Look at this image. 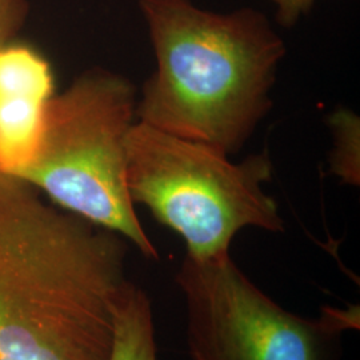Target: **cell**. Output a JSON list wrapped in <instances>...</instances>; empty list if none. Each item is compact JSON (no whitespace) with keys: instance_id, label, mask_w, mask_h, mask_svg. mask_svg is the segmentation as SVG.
<instances>
[{"instance_id":"6da1fadb","label":"cell","mask_w":360,"mask_h":360,"mask_svg":"<svg viewBox=\"0 0 360 360\" xmlns=\"http://www.w3.org/2000/svg\"><path fill=\"white\" fill-rule=\"evenodd\" d=\"M129 242L0 174V360H108Z\"/></svg>"},{"instance_id":"7a4b0ae2","label":"cell","mask_w":360,"mask_h":360,"mask_svg":"<svg viewBox=\"0 0 360 360\" xmlns=\"http://www.w3.org/2000/svg\"><path fill=\"white\" fill-rule=\"evenodd\" d=\"M156 56L135 116L224 154L239 153L272 108L285 44L255 8L202 10L191 0H139Z\"/></svg>"},{"instance_id":"3957f363","label":"cell","mask_w":360,"mask_h":360,"mask_svg":"<svg viewBox=\"0 0 360 360\" xmlns=\"http://www.w3.org/2000/svg\"><path fill=\"white\" fill-rule=\"evenodd\" d=\"M136 102L138 91L127 77L101 67L82 72L49 101L38 151L18 179L158 259L127 187V138Z\"/></svg>"},{"instance_id":"277c9868","label":"cell","mask_w":360,"mask_h":360,"mask_svg":"<svg viewBox=\"0 0 360 360\" xmlns=\"http://www.w3.org/2000/svg\"><path fill=\"white\" fill-rule=\"evenodd\" d=\"M274 166L267 150L239 163L217 147L136 120L127 138V187L134 205L179 233L186 255L208 260L230 254L245 227L283 232L276 202L264 193Z\"/></svg>"},{"instance_id":"5b68a950","label":"cell","mask_w":360,"mask_h":360,"mask_svg":"<svg viewBox=\"0 0 360 360\" xmlns=\"http://www.w3.org/2000/svg\"><path fill=\"white\" fill-rule=\"evenodd\" d=\"M187 312L193 360H336L342 333L354 326L345 311L318 319L295 315L266 295L230 254L184 257L176 274Z\"/></svg>"},{"instance_id":"8992f818","label":"cell","mask_w":360,"mask_h":360,"mask_svg":"<svg viewBox=\"0 0 360 360\" xmlns=\"http://www.w3.org/2000/svg\"><path fill=\"white\" fill-rule=\"evenodd\" d=\"M53 94L51 65L37 49L13 41L0 50V174L19 178L32 163Z\"/></svg>"},{"instance_id":"52a82bcc","label":"cell","mask_w":360,"mask_h":360,"mask_svg":"<svg viewBox=\"0 0 360 360\" xmlns=\"http://www.w3.org/2000/svg\"><path fill=\"white\" fill-rule=\"evenodd\" d=\"M108 360H158L151 300L135 284L117 309Z\"/></svg>"},{"instance_id":"ba28073f","label":"cell","mask_w":360,"mask_h":360,"mask_svg":"<svg viewBox=\"0 0 360 360\" xmlns=\"http://www.w3.org/2000/svg\"><path fill=\"white\" fill-rule=\"evenodd\" d=\"M335 139L331 169L348 184H359V119L351 111H336L330 116Z\"/></svg>"},{"instance_id":"9c48e42d","label":"cell","mask_w":360,"mask_h":360,"mask_svg":"<svg viewBox=\"0 0 360 360\" xmlns=\"http://www.w3.org/2000/svg\"><path fill=\"white\" fill-rule=\"evenodd\" d=\"M27 0H0V50L11 44L28 15Z\"/></svg>"},{"instance_id":"30bf717a","label":"cell","mask_w":360,"mask_h":360,"mask_svg":"<svg viewBox=\"0 0 360 360\" xmlns=\"http://www.w3.org/2000/svg\"><path fill=\"white\" fill-rule=\"evenodd\" d=\"M275 6V19L279 26L292 28L311 11L315 0H271Z\"/></svg>"}]
</instances>
